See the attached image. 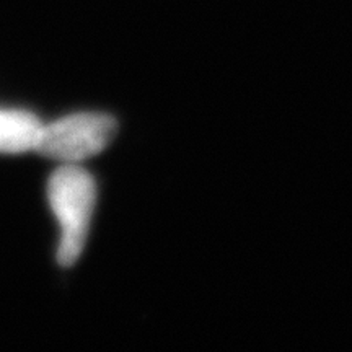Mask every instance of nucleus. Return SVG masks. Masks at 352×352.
<instances>
[{"mask_svg": "<svg viewBox=\"0 0 352 352\" xmlns=\"http://www.w3.org/2000/svg\"><path fill=\"white\" fill-rule=\"evenodd\" d=\"M47 199L60 227L57 263L69 267L85 248L96 201V184L76 165L60 166L47 183Z\"/></svg>", "mask_w": 352, "mask_h": 352, "instance_id": "nucleus-1", "label": "nucleus"}, {"mask_svg": "<svg viewBox=\"0 0 352 352\" xmlns=\"http://www.w3.org/2000/svg\"><path fill=\"white\" fill-rule=\"evenodd\" d=\"M118 131L113 116L77 113L41 127L34 151L67 165L98 155L111 144Z\"/></svg>", "mask_w": 352, "mask_h": 352, "instance_id": "nucleus-2", "label": "nucleus"}, {"mask_svg": "<svg viewBox=\"0 0 352 352\" xmlns=\"http://www.w3.org/2000/svg\"><path fill=\"white\" fill-rule=\"evenodd\" d=\"M43 122L23 109H0V152L34 151Z\"/></svg>", "mask_w": 352, "mask_h": 352, "instance_id": "nucleus-3", "label": "nucleus"}]
</instances>
